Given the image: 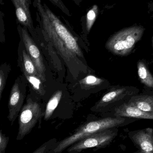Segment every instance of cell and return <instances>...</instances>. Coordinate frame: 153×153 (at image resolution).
I'll list each match as a JSON object with an SVG mask.
<instances>
[{"instance_id": "cell-1", "label": "cell", "mask_w": 153, "mask_h": 153, "mask_svg": "<svg viewBox=\"0 0 153 153\" xmlns=\"http://www.w3.org/2000/svg\"><path fill=\"white\" fill-rule=\"evenodd\" d=\"M32 3L36 10V20L39 23L36 30L48 39L65 59H74L76 56L82 57V53L69 25L41 0H33Z\"/></svg>"}, {"instance_id": "cell-2", "label": "cell", "mask_w": 153, "mask_h": 153, "mask_svg": "<svg viewBox=\"0 0 153 153\" xmlns=\"http://www.w3.org/2000/svg\"><path fill=\"white\" fill-rule=\"evenodd\" d=\"M137 119L115 117L104 118L90 121L76 129L72 134L63 140L56 142L53 147L47 153H61L74 144L97 132L128 125Z\"/></svg>"}, {"instance_id": "cell-3", "label": "cell", "mask_w": 153, "mask_h": 153, "mask_svg": "<svg viewBox=\"0 0 153 153\" xmlns=\"http://www.w3.org/2000/svg\"><path fill=\"white\" fill-rule=\"evenodd\" d=\"M145 30L144 27L140 25L124 28L110 37L105 45L106 48L113 54L126 56L141 40Z\"/></svg>"}, {"instance_id": "cell-4", "label": "cell", "mask_w": 153, "mask_h": 153, "mask_svg": "<svg viewBox=\"0 0 153 153\" xmlns=\"http://www.w3.org/2000/svg\"><path fill=\"white\" fill-rule=\"evenodd\" d=\"M42 115L40 104L30 94L27 97L19 116V129L17 140H20L31 132Z\"/></svg>"}, {"instance_id": "cell-5", "label": "cell", "mask_w": 153, "mask_h": 153, "mask_svg": "<svg viewBox=\"0 0 153 153\" xmlns=\"http://www.w3.org/2000/svg\"><path fill=\"white\" fill-rule=\"evenodd\" d=\"M117 128L105 129L87 137L76 142L67 148L68 153H79L91 148L107 147L117 136Z\"/></svg>"}, {"instance_id": "cell-6", "label": "cell", "mask_w": 153, "mask_h": 153, "mask_svg": "<svg viewBox=\"0 0 153 153\" xmlns=\"http://www.w3.org/2000/svg\"><path fill=\"white\" fill-rule=\"evenodd\" d=\"M27 85V80L22 74L17 77L12 87L8 105V119L12 125L19 116L23 107Z\"/></svg>"}, {"instance_id": "cell-7", "label": "cell", "mask_w": 153, "mask_h": 153, "mask_svg": "<svg viewBox=\"0 0 153 153\" xmlns=\"http://www.w3.org/2000/svg\"><path fill=\"white\" fill-rule=\"evenodd\" d=\"M17 30L20 39L22 40L28 54L35 64L39 78L44 82L46 80V67L40 50L26 27L18 24Z\"/></svg>"}, {"instance_id": "cell-8", "label": "cell", "mask_w": 153, "mask_h": 153, "mask_svg": "<svg viewBox=\"0 0 153 153\" xmlns=\"http://www.w3.org/2000/svg\"><path fill=\"white\" fill-rule=\"evenodd\" d=\"M15 8L18 24L25 27L36 42L38 39L36 29L34 27L30 11L31 0H11Z\"/></svg>"}, {"instance_id": "cell-9", "label": "cell", "mask_w": 153, "mask_h": 153, "mask_svg": "<svg viewBox=\"0 0 153 153\" xmlns=\"http://www.w3.org/2000/svg\"><path fill=\"white\" fill-rule=\"evenodd\" d=\"M128 136L139 151L153 152V129L147 128L131 131Z\"/></svg>"}, {"instance_id": "cell-10", "label": "cell", "mask_w": 153, "mask_h": 153, "mask_svg": "<svg viewBox=\"0 0 153 153\" xmlns=\"http://www.w3.org/2000/svg\"><path fill=\"white\" fill-rule=\"evenodd\" d=\"M114 115L116 117L153 120V112L143 111L127 102L116 108Z\"/></svg>"}, {"instance_id": "cell-11", "label": "cell", "mask_w": 153, "mask_h": 153, "mask_svg": "<svg viewBox=\"0 0 153 153\" xmlns=\"http://www.w3.org/2000/svg\"><path fill=\"white\" fill-rule=\"evenodd\" d=\"M18 65L22 74L35 75L39 77L35 64L28 54L24 44L21 39L18 48Z\"/></svg>"}, {"instance_id": "cell-12", "label": "cell", "mask_w": 153, "mask_h": 153, "mask_svg": "<svg viewBox=\"0 0 153 153\" xmlns=\"http://www.w3.org/2000/svg\"><path fill=\"white\" fill-rule=\"evenodd\" d=\"M138 91L136 89H132V87H122L117 88L113 91L109 92L102 96L96 105L97 108H102L110 103L119 100L122 98L126 96L133 95L136 93Z\"/></svg>"}, {"instance_id": "cell-13", "label": "cell", "mask_w": 153, "mask_h": 153, "mask_svg": "<svg viewBox=\"0 0 153 153\" xmlns=\"http://www.w3.org/2000/svg\"><path fill=\"white\" fill-rule=\"evenodd\" d=\"M143 111L153 112V96L148 95L134 96L127 102Z\"/></svg>"}, {"instance_id": "cell-14", "label": "cell", "mask_w": 153, "mask_h": 153, "mask_svg": "<svg viewBox=\"0 0 153 153\" xmlns=\"http://www.w3.org/2000/svg\"><path fill=\"white\" fill-rule=\"evenodd\" d=\"M99 6L94 4L88 10L86 14L82 17L81 19L82 25L87 34L90 33L99 15Z\"/></svg>"}, {"instance_id": "cell-15", "label": "cell", "mask_w": 153, "mask_h": 153, "mask_svg": "<svg viewBox=\"0 0 153 153\" xmlns=\"http://www.w3.org/2000/svg\"><path fill=\"white\" fill-rule=\"evenodd\" d=\"M137 74L142 83L149 88H153V76L145 63L139 60L137 64Z\"/></svg>"}, {"instance_id": "cell-16", "label": "cell", "mask_w": 153, "mask_h": 153, "mask_svg": "<svg viewBox=\"0 0 153 153\" xmlns=\"http://www.w3.org/2000/svg\"><path fill=\"white\" fill-rule=\"evenodd\" d=\"M26 78L28 85L31 90V94L35 93L39 96H43L45 94L43 82L39 76L35 75L22 74Z\"/></svg>"}, {"instance_id": "cell-17", "label": "cell", "mask_w": 153, "mask_h": 153, "mask_svg": "<svg viewBox=\"0 0 153 153\" xmlns=\"http://www.w3.org/2000/svg\"><path fill=\"white\" fill-rule=\"evenodd\" d=\"M62 96V91L61 90H58L56 92L51 99L48 101L45 111L44 119L45 120H48L51 118L58 106L60 100Z\"/></svg>"}, {"instance_id": "cell-18", "label": "cell", "mask_w": 153, "mask_h": 153, "mask_svg": "<svg viewBox=\"0 0 153 153\" xmlns=\"http://www.w3.org/2000/svg\"><path fill=\"white\" fill-rule=\"evenodd\" d=\"M11 71V66L10 64L4 62L0 65V101L2 94L4 90L9 74Z\"/></svg>"}, {"instance_id": "cell-19", "label": "cell", "mask_w": 153, "mask_h": 153, "mask_svg": "<svg viewBox=\"0 0 153 153\" xmlns=\"http://www.w3.org/2000/svg\"><path fill=\"white\" fill-rule=\"evenodd\" d=\"M103 80L93 75H89L85 77L81 81V84L88 87H94L101 84Z\"/></svg>"}, {"instance_id": "cell-20", "label": "cell", "mask_w": 153, "mask_h": 153, "mask_svg": "<svg viewBox=\"0 0 153 153\" xmlns=\"http://www.w3.org/2000/svg\"><path fill=\"white\" fill-rule=\"evenodd\" d=\"M56 142H57V140L56 138L50 139L43 144L32 153H47L53 148Z\"/></svg>"}, {"instance_id": "cell-21", "label": "cell", "mask_w": 153, "mask_h": 153, "mask_svg": "<svg viewBox=\"0 0 153 153\" xmlns=\"http://www.w3.org/2000/svg\"><path fill=\"white\" fill-rule=\"evenodd\" d=\"M48 1H50L54 5L59 8L65 15L69 17H71L72 13L62 0H48Z\"/></svg>"}, {"instance_id": "cell-22", "label": "cell", "mask_w": 153, "mask_h": 153, "mask_svg": "<svg viewBox=\"0 0 153 153\" xmlns=\"http://www.w3.org/2000/svg\"><path fill=\"white\" fill-rule=\"evenodd\" d=\"M4 14L0 11V43H5V26L4 22Z\"/></svg>"}, {"instance_id": "cell-23", "label": "cell", "mask_w": 153, "mask_h": 153, "mask_svg": "<svg viewBox=\"0 0 153 153\" xmlns=\"http://www.w3.org/2000/svg\"><path fill=\"white\" fill-rule=\"evenodd\" d=\"M9 141V137H6L0 130V153H5Z\"/></svg>"}, {"instance_id": "cell-24", "label": "cell", "mask_w": 153, "mask_h": 153, "mask_svg": "<svg viewBox=\"0 0 153 153\" xmlns=\"http://www.w3.org/2000/svg\"><path fill=\"white\" fill-rule=\"evenodd\" d=\"M71 1H73L76 5L80 7L81 6V4H82L83 0H71Z\"/></svg>"}, {"instance_id": "cell-25", "label": "cell", "mask_w": 153, "mask_h": 153, "mask_svg": "<svg viewBox=\"0 0 153 153\" xmlns=\"http://www.w3.org/2000/svg\"><path fill=\"white\" fill-rule=\"evenodd\" d=\"M4 0H0V4H1V5H3V4H4Z\"/></svg>"}, {"instance_id": "cell-26", "label": "cell", "mask_w": 153, "mask_h": 153, "mask_svg": "<svg viewBox=\"0 0 153 153\" xmlns=\"http://www.w3.org/2000/svg\"><path fill=\"white\" fill-rule=\"evenodd\" d=\"M134 153H153V152H141L140 151H138V152H136Z\"/></svg>"}, {"instance_id": "cell-27", "label": "cell", "mask_w": 153, "mask_h": 153, "mask_svg": "<svg viewBox=\"0 0 153 153\" xmlns=\"http://www.w3.org/2000/svg\"><path fill=\"white\" fill-rule=\"evenodd\" d=\"M152 46H153V36L152 37Z\"/></svg>"}]
</instances>
